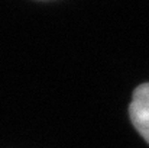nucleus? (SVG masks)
I'll return each mask as SVG.
<instances>
[{
    "mask_svg": "<svg viewBox=\"0 0 149 148\" xmlns=\"http://www.w3.org/2000/svg\"><path fill=\"white\" fill-rule=\"evenodd\" d=\"M129 113L133 126L149 144V83L141 84L133 92Z\"/></svg>",
    "mask_w": 149,
    "mask_h": 148,
    "instance_id": "obj_1",
    "label": "nucleus"
}]
</instances>
